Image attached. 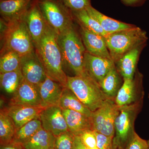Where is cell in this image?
Returning a JSON list of instances; mask_svg holds the SVG:
<instances>
[{
  "mask_svg": "<svg viewBox=\"0 0 149 149\" xmlns=\"http://www.w3.org/2000/svg\"></svg>",
  "mask_w": 149,
  "mask_h": 149,
  "instance_id": "obj_43",
  "label": "cell"
},
{
  "mask_svg": "<svg viewBox=\"0 0 149 149\" xmlns=\"http://www.w3.org/2000/svg\"><path fill=\"white\" fill-rule=\"evenodd\" d=\"M89 14L98 22L102 29L108 34H111L121 30L135 27L134 24L118 21L105 15L93 8L92 6L86 9Z\"/></svg>",
  "mask_w": 149,
  "mask_h": 149,
  "instance_id": "obj_20",
  "label": "cell"
},
{
  "mask_svg": "<svg viewBox=\"0 0 149 149\" xmlns=\"http://www.w3.org/2000/svg\"><path fill=\"white\" fill-rule=\"evenodd\" d=\"M111 149H124L123 148H121L118 146H116V145H113V144L112 147Z\"/></svg>",
  "mask_w": 149,
  "mask_h": 149,
  "instance_id": "obj_39",
  "label": "cell"
},
{
  "mask_svg": "<svg viewBox=\"0 0 149 149\" xmlns=\"http://www.w3.org/2000/svg\"><path fill=\"white\" fill-rule=\"evenodd\" d=\"M75 136L70 131L56 137L54 149H72Z\"/></svg>",
  "mask_w": 149,
  "mask_h": 149,
  "instance_id": "obj_31",
  "label": "cell"
},
{
  "mask_svg": "<svg viewBox=\"0 0 149 149\" xmlns=\"http://www.w3.org/2000/svg\"><path fill=\"white\" fill-rule=\"evenodd\" d=\"M83 145L87 148L97 147V140L94 130H85L79 136Z\"/></svg>",
  "mask_w": 149,
  "mask_h": 149,
  "instance_id": "obj_34",
  "label": "cell"
},
{
  "mask_svg": "<svg viewBox=\"0 0 149 149\" xmlns=\"http://www.w3.org/2000/svg\"><path fill=\"white\" fill-rule=\"evenodd\" d=\"M71 12L85 10L91 5V0H59Z\"/></svg>",
  "mask_w": 149,
  "mask_h": 149,
  "instance_id": "obj_32",
  "label": "cell"
},
{
  "mask_svg": "<svg viewBox=\"0 0 149 149\" xmlns=\"http://www.w3.org/2000/svg\"><path fill=\"white\" fill-rule=\"evenodd\" d=\"M45 108L19 105H9L4 108L13 120L15 128L18 129L33 119L39 118Z\"/></svg>",
  "mask_w": 149,
  "mask_h": 149,
  "instance_id": "obj_16",
  "label": "cell"
},
{
  "mask_svg": "<svg viewBox=\"0 0 149 149\" xmlns=\"http://www.w3.org/2000/svg\"><path fill=\"white\" fill-rule=\"evenodd\" d=\"M71 12L73 19L76 20L79 25L105 38L109 35L104 31L98 22L89 14L86 9Z\"/></svg>",
  "mask_w": 149,
  "mask_h": 149,
  "instance_id": "obj_24",
  "label": "cell"
},
{
  "mask_svg": "<svg viewBox=\"0 0 149 149\" xmlns=\"http://www.w3.org/2000/svg\"><path fill=\"white\" fill-rule=\"evenodd\" d=\"M80 26L79 33L86 51L93 55L112 60L105 37Z\"/></svg>",
  "mask_w": 149,
  "mask_h": 149,
  "instance_id": "obj_14",
  "label": "cell"
},
{
  "mask_svg": "<svg viewBox=\"0 0 149 149\" xmlns=\"http://www.w3.org/2000/svg\"><path fill=\"white\" fill-rule=\"evenodd\" d=\"M146 0H121V3L127 6L138 7L142 6Z\"/></svg>",
  "mask_w": 149,
  "mask_h": 149,
  "instance_id": "obj_36",
  "label": "cell"
},
{
  "mask_svg": "<svg viewBox=\"0 0 149 149\" xmlns=\"http://www.w3.org/2000/svg\"><path fill=\"white\" fill-rule=\"evenodd\" d=\"M9 105L44 107L39 86L29 83L23 78L16 92L13 95Z\"/></svg>",
  "mask_w": 149,
  "mask_h": 149,
  "instance_id": "obj_11",
  "label": "cell"
},
{
  "mask_svg": "<svg viewBox=\"0 0 149 149\" xmlns=\"http://www.w3.org/2000/svg\"><path fill=\"white\" fill-rule=\"evenodd\" d=\"M66 87L92 112L102 106L107 100L110 99L91 78L76 75L68 76Z\"/></svg>",
  "mask_w": 149,
  "mask_h": 149,
  "instance_id": "obj_4",
  "label": "cell"
},
{
  "mask_svg": "<svg viewBox=\"0 0 149 149\" xmlns=\"http://www.w3.org/2000/svg\"><path fill=\"white\" fill-rule=\"evenodd\" d=\"M123 82V78L115 66L112 68L105 76L100 86L108 97L115 100Z\"/></svg>",
  "mask_w": 149,
  "mask_h": 149,
  "instance_id": "obj_21",
  "label": "cell"
},
{
  "mask_svg": "<svg viewBox=\"0 0 149 149\" xmlns=\"http://www.w3.org/2000/svg\"><path fill=\"white\" fill-rule=\"evenodd\" d=\"M87 149H99L97 147H95V148H87Z\"/></svg>",
  "mask_w": 149,
  "mask_h": 149,
  "instance_id": "obj_40",
  "label": "cell"
},
{
  "mask_svg": "<svg viewBox=\"0 0 149 149\" xmlns=\"http://www.w3.org/2000/svg\"><path fill=\"white\" fill-rule=\"evenodd\" d=\"M146 44L140 45L121 57L115 63L118 71L123 79H133L137 69V65L142 51Z\"/></svg>",
  "mask_w": 149,
  "mask_h": 149,
  "instance_id": "obj_15",
  "label": "cell"
},
{
  "mask_svg": "<svg viewBox=\"0 0 149 149\" xmlns=\"http://www.w3.org/2000/svg\"><path fill=\"white\" fill-rule=\"evenodd\" d=\"M120 107L118 106L115 101L112 104L102 127L99 133L110 137H114L115 122L118 114L119 113Z\"/></svg>",
  "mask_w": 149,
  "mask_h": 149,
  "instance_id": "obj_30",
  "label": "cell"
},
{
  "mask_svg": "<svg viewBox=\"0 0 149 149\" xmlns=\"http://www.w3.org/2000/svg\"><path fill=\"white\" fill-rule=\"evenodd\" d=\"M114 102V100L108 99L102 106L95 111L92 112L91 117L93 121L94 130L100 132L112 104Z\"/></svg>",
  "mask_w": 149,
  "mask_h": 149,
  "instance_id": "obj_29",
  "label": "cell"
},
{
  "mask_svg": "<svg viewBox=\"0 0 149 149\" xmlns=\"http://www.w3.org/2000/svg\"><path fill=\"white\" fill-rule=\"evenodd\" d=\"M58 106L62 109L72 110L91 117L92 111L85 106L69 88H63Z\"/></svg>",
  "mask_w": 149,
  "mask_h": 149,
  "instance_id": "obj_22",
  "label": "cell"
},
{
  "mask_svg": "<svg viewBox=\"0 0 149 149\" xmlns=\"http://www.w3.org/2000/svg\"><path fill=\"white\" fill-rule=\"evenodd\" d=\"M24 15L8 20L9 22L4 33V49H3L4 52H15L22 58L35 52V46L28 32Z\"/></svg>",
  "mask_w": 149,
  "mask_h": 149,
  "instance_id": "obj_5",
  "label": "cell"
},
{
  "mask_svg": "<svg viewBox=\"0 0 149 149\" xmlns=\"http://www.w3.org/2000/svg\"><path fill=\"white\" fill-rule=\"evenodd\" d=\"M38 3L47 24L58 35L72 21L71 11L59 0H38Z\"/></svg>",
  "mask_w": 149,
  "mask_h": 149,
  "instance_id": "obj_7",
  "label": "cell"
},
{
  "mask_svg": "<svg viewBox=\"0 0 149 149\" xmlns=\"http://www.w3.org/2000/svg\"><path fill=\"white\" fill-rule=\"evenodd\" d=\"M0 149H24V148L21 145L11 143L7 145L1 146Z\"/></svg>",
  "mask_w": 149,
  "mask_h": 149,
  "instance_id": "obj_38",
  "label": "cell"
},
{
  "mask_svg": "<svg viewBox=\"0 0 149 149\" xmlns=\"http://www.w3.org/2000/svg\"><path fill=\"white\" fill-rule=\"evenodd\" d=\"M56 137L42 127L26 143L24 149H54Z\"/></svg>",
  "mask_w": 149,
  "mask_h": 149,
  "instance_id": "obj_23",
  "label": "cell"
},
{
  "mask_svg": "<svg viewBox=\"0 0 149 149\" xmlns=\"http://www.w3.org/2000/svg\"><path fill=\"white\" fill-rule=\"evenodd\" d=\"M16 129L13 120L8 114L4 109L0 112V145L10 143L15 134Z\"/></svg>",
  "mask_w": 149,
  "mask_h": 149,
  "instance_id": "obj_25",
  "label": "cell"
},
{
  "mask_svg": "<svg viewBox=\"0 0 149 149\" xmlns=\"http://www.w3.org/2000/svg\"><path fill=\"white\" fill-rule=\"evenodd\" d=\"M124 149H148V141L142 139L135 131Z\"/></svg>",
  "mask_w": 149,
  "mask_h": 149,
  "instance_id": "obj_33",
  "label": "cell"
},
{
  "mask_svg": "<svg viewBox=\"0 0 149 149\" xmlns=\"http://www.w3.org/2000/svg\"><path fill=\"white\" fill-rule=\"evenodd\" d=\"M68 130L74 136H79L85 130H94L91 117L72 110L62 109Z\"/></svg>",
  "mask_w": 149,
  "mask_h": 149,
  "instance_id": "obj_18",
  "label": "cell"
},
{
  "mask_svg": "<svg viewBox=\"0 0 149 149\" xmlns=\"http://www.w3.org/2000/svg\"><path fill=\"white\" fill-rule=\"evenodd\" d=\"M20 70L23 78L34 85H39L47 77L42 65L35 52L22 58Z\"/></svg>",
  "mask_w": 149,
  "mask_h": 149,
  "instance_id": "obj_13",
  "label": "cell"
},
{
  "mask_svg": "<svg viewBox=\"0 0 149 149\" xmlns=\"http://www.w3.org/2000/svg\"><path fill=\"white\" fill-rule=\"evenodd\" d=\"M143 100L120 107L119 113L115 122V135L113 144L125 148L135 131V120L142 110Z\"/></svg>",
  "mask_w": 149,
  "mask_h": 149,
  "instance_id": "obj_6",
  "label": "cell"
},
{
  "mask_svg": "<svg viewBox=\"0 0 149 149\" xmlns=\"http://www.w3.org/2000/svg\"><path fill=\"white\" fill-rule=\"evenodd\" d=\"M84 66L88 75L100 85L105 76L116 65L111 60L93 55L86 51Z\"/></svg>",
  "mask_w": 149,
  "mask_h": 149,
  "instance_id": "obj_12",
  "label": "cell"
},
{
  "mask_svg": "<svg viewBox=\"0 0 149 149\" xmlns=\"http://www.w3.org/2000/svg\"><path fill=\"white\" fill-rule=\"evenodd\" d=\"M35 47L47 76L66 87L68 76L63 69L64 62L58 35L48 24L42 37Z\"/></svg>",
  "mask_w": 149,
  "mask_h": 149,
  "instance_id": "obj_1",
  "label": "cell"
},
{
  "mask_svg": "<svg viewBox=\"0 0 149 149\" xmlns=\"http://www.w3.org/2000/svg\"><path fill=\"white\" fill-rule=\"evenodd\" d=\"M34 0H1L0 12L5 19L12 20L21 17Z\"/></svg>",
  "mask_w": 149,
  "mask_h": 149,
  "instance_id": "obj_19",
  "label": "cell"
},
{
  "mask_svg": "<svg viewBox=\"0 0 149 149\" xmlns=\"http://www.w3.org/2000/svg\"><path fill=\"white\" fill-rule=\"evenodd\" d=\"M97 140V147L99 149H111L113 137L106 136L95 131Z\"/></svg>",
  "mask_w": 149,
  "mask_h": 149,
  "instance_id": "obj_35",
  "label": "cell"
},
{
  "mask_svg": "<svg viewBox=\"0 0 149 149\" xmlns=\"http://www.w3.org/2000/svg\"><path fill=\"white\" fill-rule=\"evenodd\" d=\"M23 78L20 70L0 73L1 88L6 93L13 95L16 92Z\"/></svg>",
  "mask_w": 149,
  "mask_h": 149,
  "instance_id": "obj_27",
  "label": "cell"
},
{
  "mask_svg": "<svg viewBox=\"0 0 149 149\" xmlns=\"http://www.w3.org/2000/svg\"><path fill=\"white\" fill-rule=\"evenodd\" d=\"M58 40L64 63L76 76L91 78L86 72L84 66L86 49L80 33L77 32L73 22L58 35Z\"/></svg>",
  "mask_w": 149,
  "mask_h": 149,
  "instance_id": "obj_2",
  "label": "cell"
},
{
  "mask_svg": "<svg viewBox=\"0 0 149 149\" xmlns=\"http://www.w3.org/2000/svg\"><path fill=\"white\" fill-rule=\"evenodd\" d=\"M147 141H148V149H149V140Z\"/></svg>",
  "mask_w": 149,
  "mask_h": 149,
  "instance_id": "obj_41",
  "label": "cell"
},
{
  "mask_svg": "<svg viewBox=\"0 0 149 149\" xmlns=\"http://www.w3.org/2000/svg\"><path fill=\"white\" fill-rule=\"evenodd\" d=\"M38 86L44 108L58 106L64 87L47 76Z\"/></svg>",
  "mask_w": 149,
  "mask_h": 149,
  "instance_id": "obj_17",
  "label": "cell"
},
{
  "mask_svg": "<svg viewBox=\"0 0 149 149\" xmlns=\"http://www.w3.org/2000/svg\"><path fill=\"white\" fill-rule=\"evenodd\" d=\"M22 57L13 51L3 53L0 60V73L12 72L20 70Z\"/></svg>",
  "mask_w": 149,
  "mask_h": 149,
  "instance_id": "obj_28",
  "label": "cell"
},
{
  "mask_svg": "<svg viewBox=\"0 0 149 149\" xmlns=\"http://www.w3.org/2000/svg\"><path fill=\"white\" fill-rule=\"evenodd\" d=\"M24 18L35 46L42 37L47 25L40 10L38 0L33 1L24 14Z\"/></svg>",
  "mask_w": 149,
  "mask_h": 149,
  "instance_id": "obj_10",
  "label": "cell"
},
{
  "mask_svg": "<svg viewBox=\"0 0 149 149\" xmlns=\"http://www.w3.org/2000/svg\"><path fill=\"white\" fill-rule=\"evenodd\" d=\"M72 149H87L86 147L83 145L79 136H75Z\"/></svg>",
  "mask_w": 149,
  "mask_h": 149,
  "instance_id": "obj_37",
  "label": "cell"
},
{
  "mask_svg": "<svg viewBox=\"0 0 149 149\" xmlns=\"http://www.w3.org/2000/svg\"><path fill=\"white\" fill-rule=\"evenodd\" d=\"M39 118L42 127L55 137L69 131L62 109L58 106L45 108L41 112Z\"/></svg>",
  "mask_w": 149,
  "mask_h": 149,
  "instance_id": "obj_9",
  "label": "cell"
},
{
  "mask_svg": "<svg viewBox=\"0 0 149 149\" xmlns=\"http://www.w3.org/2000/svg\"><path fill=\"white\" fill-rule=\"evenodd\" d=\"M42 128L39 118L33 119L17 129L12 143L22 146L35 135Z\"/></svg>",
  "mask_w": 149,
  "mask_h": 149,
  "instance_id": "obj_26",
  "label": "cell"
},
{
  "mask_svg": "<svg viewBox=\"0 0 149 149\" xmlns=\"http://www.w3.org/2000/svg\"><path fill=\"white\" fill-rule=\"evenodd\" d=\"M143 75L138 69L133 79H123V83L115 98L118 106L128 105L144 100Z\"/></svg>",
  "mask_w": 149,
  "mask_h": 149,
  "instance_id": "obj_8",
  "label": "cell"
},
{
  "mask_svg": "<svg viewBox=\"0 0 149 149\" xmlns=\"http://www.w3.org/2000/svg\"><path fill=\"white\" fill-rule=\"evenodd\" d=\"M148 98L149 99V95H148Z\"/></svg>",
  "mask_w": 149,
  "mask_h": 149,
  "instance_id": "obj_42",
  "label": "cell"
},
{
  "mask_svg": "<svg viewBox=\"0 0 149 149\" xmlns=\"http://www.w3.org/2000/svg\"><path fill=\"white\" fill-rule=\"evenodd\" d=\"M105 38L111 57L115 63L132 49L146 44L148 40L147 32L136 26L109 34Z\"/></svg>",
  "mask_w": 149,
  "mask_h": 149,
  "instance_id": "obj_3",
  "label": "cell"
}]
</instances>
